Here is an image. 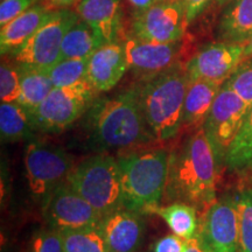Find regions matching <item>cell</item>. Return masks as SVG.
<instances>
[{
	"label": "cell",
	"instance_id": "7402d4cb",
	"mask_svg": "<svg viewBox=\"0 0 252 252\" xmlns=\"http://www.w3.org/2000/svg\"><path fill=\"white\" fill-rule=\"evenodd\" d=\"M226 171L243 178H252V109L224 159Z\"/></svg>",
	"mask_w": 252,
	"mask_h": 252
},
{
	"label": "cell",
	"instance_id": "2e32d148",
	"mask_svg": "<svg viewBox=\"0 0 252 252\" xmlns=\"http://www.w3.org/2000/svg\"><path fill=\"white\" fill-rule=\"evenodd\" d=\"M127 69L123 43H105L89 58L87 80L97 93H105L117 86Z\"/></svg>",
	"mask_w": 252,
	"mask_h": 252
},
{
	"label": "cell",
	"instance_id": "d590c367",
	"mask_svg": "<svg viewBox=\"0 0 252 252\" xmlns=\"http://www.w3.org/2000/svg\"><path fill=\"white\" fill-rule=\"evenodd\" d=\"M126 1L133 7L135 11H145V9L152 7L161 0H126Z\"/></svg>",
	"mask_w": 252,
	"mask_h": 252
},
{
	"label": "cell",
	"instance_id": "5b68a950",
	"mask_svg": "<svg viewBox=\"0 0 252 252\" xmlns=\"http://www.w3.org/2000/svg\"><path fill=\"white\" fill-rule=\"evenodd\" d=\"M65 184L103 217L122 207L119 165L108 154H96L77 163L72 167Z\"/></svg>",
	"mask_w": 252,
	"mask_h": 252
},
{
	"label": "cell",
	"instance_id": "1f68e13d",
	"mask_svg": "<svg viewBox=\"0 0 252 252\" xmlns=\"http://www.w3.org/2000/svg\"><path fill=\"white\" fill-rule=\"evenodd\" d=\"M39 0H1L0 5V27L23 14Z\"/></svg>",
	"mask_w": 252,
	"mask_h": 252
},
{
	"label": "cell",
	"instance_id": "d6986e66",
	"mask_svg": "<svg viewBox=\"0 0 252 252\" xmlns=\"http://www.w3.org/2000/svg\"><path fill=\"white\" fill-rule=\"evenodd\" d=\"M222 84L208 80L189 82L182 111L181 130L193 132L202 127Z\"/></svg>",
	"mask_w": 252,
	"mask_h": 252
},
{
	"label": "cell",
	"instance_id": "8d00e7d4",
	"mask_svg": "<svg viewBox=\"0 0 252 252\" xmlns=\"http://www.w3.org/2000/svg\"><path fill=\"white\" fill-rule=\"evenodd\" d=\"M52 7H68V6L75 5L81 0H46Z\"/></svg>",
	"mask_w": 252,
	"mask_h": 252
},
{
	"label": "cell",
	"instance_id": "cb8c5ba5",
	"mask_svg": "<svg viewBox=\"0 0 252 252\" xmlns=\"http://www.w3.org/2000/svg\"><path fill=\"white\" fill-rule=\"evenodd\" d=\"M196 208L184 202H173L160 206L154 210L167 223L172 232L179 237L193 238L197 234L200 219L197 217Z\"/></svg>",
	"mask_w": 252,
	"mask_h": 252
},
{
	"label": "cell",
	"instance_id": "9c48e42d",
	"mask_svg": "<svg viewBox=\"0 0 252 252\" xmlns=\"http://www.w3.org/2000/svg\"><path fill=\"white\" fill-rule=\"evenodd\" d=\"M71 157L56 146L31 143L25 152V169L33 195L46 198L64 184L72 169Z\"/></svg>",
	"mask_w": 252,
	"mask_h": 252
},
{
	"label": "cell",
	"instance_id": "f35d334b",
	"mask_svg": "<svg viewBox=\"0 0 252 252\" xmlns=\"http://www.w3.org/2000/svg\"><path fill=\"white\" fill-rule=\"evenodd\" d=\"M230 1H232V0H215L217 6H225L228 5Z\"/></svg>",
	"mask_w": 252,
	"mask_h": 252
},
{
	"label": "cell",
	"instance_id": "ab89813d",
	"mask_svg": "<svg viewBox=\"0 0 252 252\" xmlns=\"http://www.w3.org/2000/svg\"><path fill=\"white\" fill-rule=\"evenodd\" d=\"M163 1H179V0H163Z\"/></svg>",
	"mask_w": 252,
	"mask_h": 252
},
{
	"label": "cell",
	"instance_id": "5bb4252c",
	"mask_svg": "<svg viewBox=\"0 0 252 252\" xmlns=\"http://www.w3.org/2000/svg\"><path fill=\"white\" fill-rule=\"evenodd\" d=\"M128 69L144 80L156 76L178 64L182 52L181 40L157 43L132 35L123 42Z\"/></svg>",
	"mask_w": 252,
	"mask_h": 252
},
{
	"label": "cell",
	"instance_id": "8992f818",
	"mask_svg": "<svg viewBox=\"0 0 252 252\" xmlns=\"http://www.w3.org/2000/svg\"><path fill=\"white\" fill-rule=\"evenodd\" d=\"M96 94L88 80L70 87L53 88L30 115L32 127L47 133L64 131L91 108Z\"/></svg>",
	"mask_w": 252,
	"mask_h": 252
},
{
	"label": "cell",
	"instance_id": "ac0fdd59",
	"mask_svg": "<svg viewBox=\"0 0 252 252\" xmlns=\"http://www.w3.org/2000/svg\"><path fill=\"white\" fill-rule=\"evenodd\" d=\"M48 2L34 4L23 14L9 21L0 30V50L1 55H11L20 48L54 11Z\"/></svg>",
	"mask_w": 252,
	"mask_h": 252
},
{
	"label": "cell",
	"instance_id": "484cf974",
	"mask_svg": "<svg viewBox=\"0 0 252 252\" xmlns=\"http://www.w3.org/2000/svg\"><path fill=\"white\" fill-rule=\"evenodd\" d=\"M64 252H110L99 225L61 231Z\"/></svg>",
	"mask_w": 252,
	"mask_h": 252
},
{
	"label": "cell",
	"instance_id": "6da1fadb",
	"mask_svg": "<svg viewBox=\"0 0 252 252\" xmlns=\"http://www.w3.org/2000/svg\"><path fill=\"white\" fill-rule=\"evenodd\" d=\"M220 169L203 127L197 128L178 150L172 151L162 201L188 203L203 214L217 200Z\"/></svg>",
	"mask_w": 252,
	"mask_h": 252
},
{
	"label": "cell",
	"instance_id": "83f0119b",
	"mask_svg": "<svg viewBox=\"0 0 252 252\" xmlns=\"http://www.w3.org/2000/svg\"><path fill=\"white\" fill-rule=\"evenodd\" d=\"M239 217V251L252 252V189L236 194Z\"/></svg>",
	"mask_w": 252,
	"mask_h": 252
},
{
	"label": "cell",
	"instance_id": "4316f807",
	"mask_svg": "<svg viewBox=\"0 0 252 252\" xmlns=\"http://www.w3.org/2000/svg\"><path fill=\"white\" fill-rule=\"evenodd\" d=\"M89 59L60 60L53 67L47 69L54 88L70 87L87 81Z\"/></svg>",
	"mask_w": 252,
	"mask_h": 252
},
{
	"label": "cell",
	"instance_id": "836d02e7",
	"mask_svg": "<svg viewBox=\"0 0 252 252\" xmlns=\"http://www.w3.org/2000/svg\"><path fill=\"white\" fill-rule=\"evenodd\" d=\"M185 7L186 21L187 24H191L200 15L212 0H181Z\"/></svg>",
	"mask_w": 252,
	"mask_h": 252
},
{
	"label": "cell",
	"instance_id": "d6a6232c",
	"mask_svg": "<svg viewBox=\"0 0 252 252\" xmlns=\"http://www.w3.org/2000/svg\"><path fill=\"white\" fill-rule=\"evenodd\" d=\"M185 248L186 239L172 234L158 239L153 247V252H184Z\"/></svg>",
	"mask_w": 252,
	"mask_h": 252
},
{
	"label": "cell",
	"instance_id": "e0dca14e",
	"mask_svg": "<svg viewBox=\"0 0 252 252\" xmlns=\"http://www.w3.org/2000/svg\"><path fill=\"white\" fill-rule=\"evenodd\" d=\"M76 13L104 45L118 42L122 31L121 0H81L76 4Z\"/></svg>",
	"mask_w": 252,
	"mask_h": 252
},
{
	"label": "cell",
	"instance_id": "4dcf8cb0",
	"mask_svg": "<svg viewBox=\"0 0 252 252\" xmlns=\"http://www.w3.org/2000/svg\"><path fill=\"white\" fill-rule=\"evenodd\" d=\"M32 252H64L61 231L54 228L41 231L33 239Z\"/></svg>",
	"mask_w": 252,
	"mask_h": 252
},
{
	"label": "cell",
	"instance_id": "277c9868",
	"mask_svg": "<svg viewBox=\"0 0 252 252\" xmlns=\"http://www.w3.org/2000/svg\"><path fill=\"white\" fill-rule=\"evenodd\" d=\"M188 86L186 65L180 63L138 86L145 121L156 141L171 140L181 131Z\"/></svg>",
	"mask_w": 252,
	"mask_h": 252
},
{
	"label": "cell",
	"instance_id": "7c38bea8",
	"mask_svg": "<svg viewBox=\"0 0 252 252\" xmlns=\"http://www.w3.org/2000/svg\"><path fill=\"white\" fill-rule=\"evenodd\" d=\"M43 215L50 228L59 231L99 225L103 216L88 201L65 184L45 198Z\"/></svg>",
	"mask_w": 252,
	"mask_h": 252
},
{
	"label": "cell",
	"instance_id": "f1b7e54d",
	"mask_svg": "<svg viewBox=\"0 0 252 252\" xmlns=\"http://www.w3.org/2000/svg\"><path fill=\"white\" fill-rule=\"evenodd\" d=\"M229 87L252 109V58L244 60L225 81Z\"/></svg>",
	"mask_w": 252,
	"mask_h": 252
},
{
	"label": "cell",
	"instance_id": "9a60e30c",
	"mask_svg": "<svg viewBox=\"0 0 252 252\" xmlns=\"http://www.w3.org/2000/svg\"><path fill=\"white\" fill-rule=\"evenodd\" d=\"M141 215L118 208L100 220L99 226L110 252H137L144 237Z\"/></svg>",
	"mask_w": 252,
	"mask_h": 252
},
{
	"label": "cell",
	"instance_id": "52a82bcc",
	"mask_svg": "<svg viewBox=\"0 0 252 252\" xmlns=\"http://www.w3.org/2000/svg\"><path fill=\"white\" fill-rule=\"evenodd\" d=\"M250 108L224 82L214 100L202 127L212 145L220 168L245 123Z\"/></svg>",
	"mask_w": 252,
	"mask_h": 252
},
{
	"label": "cell",
	"instance_id": "ba28073f",
	"mask_svg": "<svg viewBox=\"0 0 252 252\" xmlns=\"http://www.w3.org/2000/svg\"><path fill=\"white\" fill-rule=\"evenodd\" d=\"M80 20L76 12L54 11L48 20L12 55L17 65L49 69L60 61L62 41L70 27Z\"/></svg>",
	"mask_w": 252,
	"mask_h": 252
},
{
	"label": "cell",
	"instance_id": "3957f363",
	"mask_svg": "<svg viewBox=\"0 0 252 252\" xmlns=\"http://www.w3.org/2000/svg\"><path fill=\"white\" fill-rule=\"evenodd\" d=\"M171 153L159 147L134 151L118 158L123 208L143 215L153 214L161 206Z\"/></svg>",
	"mask_w": 252,
	"mask_h": 252
},
{
	"label": "cell",
	"instance_id": "8fae6325",
	"mask_svg": "<svg viewBox=\"0 0 252 252\" xmlns=\"http://www.w3.org/2000/svg\"><path fill=\"white\" fill-rule=\"evenodd\" d=\"M187 26L181 0H161L145 11H135L132 19L133 35L157 43H171L182 40Z\"/></svg>",
	"mask_w": 252,
	"mask_h": 252
},
{
	"label": "cell",
	"instance_id": "7a4b0ae2",
	"mask_svg": "<svg viewBox=\"0 0 252 252\" xmlns=\"http://www.w3.org/2000/svg\"><path fill=\"white\" fill-rule=\"evenodd\" d=\"M88 124L91 143L100 151L132 150L156 141L141 110L139 87L94 102Z\"/></svg>",
	"mask_w": 252,
	"mask_h": 252
},
{
	"label": "cell",
	"instance_id": "30bf717a",
	"mask_svg": "<svg viewBox=\"0 0 252 252\" xmlns=\"http://www.w3.org/2000/svg\"><path fill=\"white\" fill-rule=\"evenodd\" d=\"M197 235L207 252H241L236 195H223L208 208L200 217Z\"/></svg>",
	"mask_w": 252,
	"mask_h": 252
},
{
	"label": "cell",
	"instance_id": "ffe728a7",
	"mask_svg": "<svg viewBox=\"0 0 252 252\" xmlns=\"http://www.w3.org/2000/svg\"><path fill=\"white\" fill-rule=\"evenodd\" d=\"M220 41L245 43L252 37V0H232L217 27Z\"/></svg>",
	"mask_w": 252,
	"mask_h": 252
},
{
	"label": "cell",
	"instance_id": "e575fe53",
	"mask_svg": "<svg viewBox=\"0 0 252 252\" xmlns=\"http://www.w3.org/2000/svg\"><path fill=\"white\" fill-rule=\"evenodd\" d=\"M184 252H207V250L204 249L202 242H201L200 237L196 234L193 238L186 241V248Z\"/></svg>",
	"mask_w": 252,
	"mask_h": 252
},
{
	"label": "cell",
	"instance_id": "44dd1931",
	"mask_svg": "<svg viewBox=\"0 0 252 252\" xmlns=\"http://www.w3.org/2000/svg\"><path fill=\"white\" fill-rule=\"evenodd\" d=\"M20 72V104L28 113L34 112L53 90V82L47 69L18 65Z\"/></svg>",
	"mask_w": 252,
	"mask_h": 252
},
{
	"label": "cell",
	"instance_id": "d4e9b609",
	"mask_svg": "<svg viewBox=\"0 0 252 252\" xmlns=\"http://www.w3.org/2000/svg\"><path fill=\"white\" fill-rule=\"evenodd\" d=\"M33 130L31 116L20 104L1 103L0 105V133L2 141L25 139Z\"/></svg>",
	"mask_w": 252,
	"mask_h": 252
},
{
	"label": "cell",
	"instance_id": "4fadbf2b",
	"mask_svg": "<svg viewBox=\"0 0 252 252\" xmlns=\"http://www.w3.org/2000/svg\"><path fill=\"white\" fill-rule=\"evenodd\" d=\"M243 43H208L186 63L189 82L208 80L224 83L243 61Z\"/></svg>",
	"mask_w": 252,
	"mask_h": 252
},
{
	"label": "cell",
	"instance_id": "f546056e",
	"mask_svg": "<svg viewBox=\"0 0 252 252\" xmlns=\"http://www.w3.org/2000/svg\"><path fill=\"white\" fill-rule=\"evenodd\" d=\"M20 97V72L19 67L8 62L0 65V98L1 103L18 102Z\"/></svg>",
	"mask_w": 252,
	"mask_h": 252
},
{
	"label": "cell",
	"instance_id": "74e56055",
	"mask_svg": "<svg viewBox=\"0 0 252 252\" xmlns=\"http://www.w3.org/2000/svg\"><path fill=\"white\" fill-rule=\"evenodd\" d=\"M244 46V55H243V61L244 60L251 59L252 58V37L247 42L243 43Z\"/></svg>",
	"mask_w": 252,
	"mask_h": 252
},
{
	"label": "cell",
	"instance_id": "603a6c76",
	"mask_svg": "<svg viewBox=\"0 0 252 252\" xmlns=\"http://www.w3.org/2000/svg\"><path fill=\"white\" fill-rule=\"evenodd\" d=\"M103 45L93 28L83 20H78L63 37L60 60L89 59Z\"/></svg>",
	"mask_w": 252,
	"mask_h": 252
}]
</instances>
